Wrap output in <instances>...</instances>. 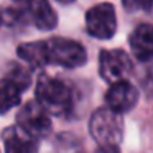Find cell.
Masks as SVG:
<instances>
[{"instance_id":"cell-1","label":"cell","mask_w":153,"mask_h":153,"mask_svg":"<svg viewBox=\"0 0 153 153\" xmlns=\"http://www.w3.org/2000/svg\"><path fill=\"white\" fill-rule=\"evenodd\" d=\"M36 100L54 115L69 112L73 105V92L64 81L50 76H41L36 82Z\"/></svg>"},{"instance_id":"cell-2","label":"cell","mask_w":153,"mask_h":153,"mask_svg":"<svg viewBox=\"0 0 153 153\" xmlns=\"http://www.w3.org/2000/svg\"><path fill=\"white\" fill-rule=\"evenodd\" d=\"M89 132L99 146L119 145L123 135L122 115L109 107L97 109L89 120Z\"/></svg>"},{"instance_id":"cell-3","label":"cell","mask_w":153,"mask_h":153,"mask_svg":"<svg viewBox=\"0 0 153 153\" xmlns=\"http://www.w3.org/2000/svg\"><path fill=\"white\" fill-rule=\"evenodd\" d=\"M45 54L48 64L63 68H79L86 63L87 54L82 45L68 38H51L45 41Z\"/></svg>"},{"instance_id":"cell-4","label":"cell","mask_w":153,"mask_h":153,"mask_svg":"<svg viewBox=\"0 0 153 153\" xmlns=\"http://www.w3.org/2000/svg\"><path fill=\"white\" fill-rule=\"evenodd\" d=\"M30 73L27 68L12 66L7 76L0 81V114L8 112L20 104L22 92L30 86Z\"/></svg>"},{"instance_id":"cell-5","label":"cell","mask_w":153,"mask_h":153,"mask_svg":"<svg viewBox=\"0 0 153 153\" xmlns=\"http://www.w3.org/2000/svg\"><path fill=\"white\" fill-rule=\"evenodd\" d=\"M17 123L25 133L36 140L46 137L51 132L50 112L38 100H30L18 110Z\"/></svg>"},{"instance_id":"cell-6","label":"cell","mask_w":153,"mask_h":153,"mask_svg":"<svg viewBox=\"0 0 153 153\" xmlns=\"http://www.w3.org/2000/svg\"><path fill=\"white\" fill-rule=\"evenodd\" d=\"M133 64L128 54L122 50H104L99 56V73L104 81L114 84L132 74Z\"/></svg>"},{"instance_id":"cell-7","label":"cell","mask_w":153,"mask_h":153,"mask_svg":"<svg viewBox=\"0 0 153 153\" xmlns=\"http://www.w3.org/2000/svg\"><path fill=\"white\" fill-rule=\"evenodd\" d=\"M86 28L91 36L99 40H109L115 35L117 18L110 4H99L89 8L86 13Z\"/></svg>"},{"instance_id":"cell-8","label":"cell","mask_w":153,"mask_h":153,"mask_svg":"<svg viewBox=\"0 0 153 153\" xmlns=\"http://www.w3.org/2000/svg\"><path fill=\"white\" fill-rule=\"evenodd\" d=\"M137 100H138V91L133 84L128 81H117V82L110 84L109 91L105 94V104L109 109H112L117 114H125L135 107Z\"/></svg>"},{"instance_id":"cell-9","label":"cell","mask_w":153,"mask_h":153,"mask_svg":"<svg viewBox=\"0 0 153 153\" xmlns=\"http://www.w3.org/2000/svg\"><path fill=\"white\" fill-rule=\"evenodd\" d=\"M5 153H38L36 138L25 133L20 127H8L2 133Z\"/></svg>"},{"instance_id":"cell-10","label":"cell","mask_w":153,"mask_h":153,"mask_svg":"<svg viewBox=\"0 0 153 153\" xmlns=\"http://www.w3.org/2000/svg\"><path fill=\"white\" fill-rule=\"evenodd\" d=\"M130 48L138 61L153 59V25H138L130 35Z\"/></svg>"},{"instance_id":"cell-11","label":"cell","mask_w":153,"mask_h":153,"mask_svg":"<svg viewBox=\"0 0 153 153\" xmlns=\"http://www.w3.org/2000/svg\"><path fill=\"white\" fill-rule=\"evenodd\" d=\"M27 17L40 30H53L58 23L56 13L48 0H31L27 4Z\"/></svg>"},{"instance_id":"cell-12","label":"cell","mask_w":153,"mask_h":153,"mask_svg":"<svg viewBox=\"0 0 153 153\" xmlns=\"http://www.w3.org/2000/svg\"><path fill=\"white\" fill-rule=\"evenodd\" d=\"M18 56L22 61L31 68H43L46 66V54H45V41H35L27 43L18 48Z\"/></svg>"},{"instance_id":"cell-13","label":"cell","mask_w":153,"mask_h":153,"mask_svg":"<svg viewBox=\"0 0 153 153\" xmlns=\"http://www.w3.org/2000/svg\"><path fill=\"white\" fill-rule=\"evenodd\" d=\"M122 4L128 12H150L153 8V0H122Z\"/></svg>"},{"instance_id":"cell-14","label":"cell","mask_w":153,"mask_h":153,"mask_svg":"<svg viewBox=\"0 0 153 153\" xmlns=\"http://www.w3.org/2000/svg\"><path fill=\"white\" fill-rule=\"evenodd\" d=\"M142 87H143V91H145V94L148 97L153 96V66H150L148 69L145 71V74H143Z\"/></svg>"},{"instance_id":"cell-15","label":"cell","mask_w":153,"mask_h":153,"mask_svg":"<svg viewBox=\"0 0 153 153\" xmlns=\"http://www.w3.org/2000/svg\"><path fill=\"white\" fill-rule=\"evenodd\" d=\"M96 153H120L117 145H109V146H100Z\"/></svg>"},{"instance_id":"cell-16","label":"cell","mask_w":153,"mask_h":153,"mask_svg":"<svg viewBox=\"0 0 153 153\" xmlns=\"http://www.w3.org/2000/svg\"><path fill=\"white\" fill-rule=\"evenodd\" d=\"M15 2H18V4H25V5H27L28 2H31V0H15Z\"/></svg>"},{"instance_id":"cell-17","label":"cell","mask_w":153,"mask_h":153,"mask_svg":"<svg viewBox=\"0 0 153 153\" xmlns=\"http://www.w3.org/2000/svg\"><path fill=\"white\" fill-rule=\"evenodd\" d=\"M58 2H61V4H71L73 0H58Z\"/></svg>"}]
</instances>
